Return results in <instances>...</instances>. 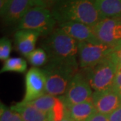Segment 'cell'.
Instances as JSON below:
<instances>
[{"label":"cell","instance_id":"cell-1","mask_svg":"<svg viewBox=\"0 0 121 121\" xmlns=\"http://www.w3.org/2000/svg\"><path fill=\"white\" fill-rule=\"evenodd\" d=\"M51 11L59 24L80 22L93 27L101 20L94 0H57Z\"/></svg>","mask_w":121,"mask_h":121},{"label":"cell","instance_id":"cell-2","mask_svg":"<svg viewBox=\"0 0 121 121\" xmlns=\"http://www.w3.org/2000/svg\"><path fill=\"white\" fill-rule=\"evenodd\" d=\"M79 67L78 61L48 60L42 69L47 81L46 94L53 96L64 95Z\"/></svg>","mask_w":121,"mask_h":121},{"label":"cell","instance_id":"cell-3","mask_svg":"<svg viewBox=\"0 0 121 121\" xmlns=\"http://www.w3.org/2000/svg\"><path fill=\"white\" fill-rule=\"evenodd\" d=\"M42 45L47 53L48 60L78 61V41L59 28L54 30Z\"/></svg>","mask_w":121,"mask_h":121},{"label":"cell","instance_id":"cell-4","mask_svg":"<svg viewBox=\"0 0 121 121\" xmlns=\"http://www.w3.org/2000/svg\"><path fill=\"white\" fill-rule=\"evenodd\" d=\"M118 70V65L112 51L104 60L98 64L83 69L82 73L86 78L91 89L94 91H99L112 88Z\"/></svg>","mask_w":121,"mask_h":121},{"label":"cell","instance_id":"cell-5","mask_svg":"<svg viewBox=\"0 0 121 121\" xmlns=\"http://www.w3.org/2000/svg\"><path fill=\"white\" fill-rule=\"evenodd\" d=\"M56 21L51 9L35 6L28 10L18 22V30H31L41 36H49L54 31Z\"/></svg>","mask_w":121,"mask_h":121},{"label":"cell","instance_id":"cell-6","mask_svg":"<svg viewBox=\"0 0 121 121\" xmlns=\"http://www.w3.org/2000/svg\"><path fill=\"white\" fill-rule=\"evenodd\" d=\"M113 47L99 41L78 42V63L82 69L93 67L110 55Z\"/></svg>","mask_w":121,"mask_h":121},{"label":"cell","instance_id":"cell-7","mask_svg":"<svg viewBox=\"0 0 121 121\" xmlns=\"http://www.w3.org/2000/svg\"><path fill=\"white\" fill-rule=\"evenodd\" d=\"M92 89L82 71H78L69 83L63 95L67 106L91 99Z\"/></svg>","mask_w":121,"mask_h":121},{"label":"cell","instance_id":"cell-8","mask_svg":"<svg viewBox=\"0 0 121 121\" xmlns=\"http://www.w3.org/2000/svg\"><path fill=\"white\" fill-rule=\"evenodd\" d=\"M93 30L99 42L114 47L121 40V17L102 19Z\"/></svg>","mask_w":121,"mask_h":121},{"label":"cell","instance_id":"cell-9","mask_svg":"<svg viewBox=\"0 0 121 121\" xmlns=\"http://www.w3.org/2000/svg\"><path fill=\"white\" fill-rule=\"evenodd\" d=\"M46 77L42 69L30 68L25 76V95L22 101L32 102L46 94Z\"/></svg>","mask_w":121,"mask_h":121},{"label":"cell","instance_id":"cell-10","mask_svg":"<svg viewBox=\"0 0 121 121\" xmlns=\"http://www.w3.org/2000/svg\"><path fill=\"white\" fill-rule=\"evenodd\" d=\"M98 112L109 115L121 106V97L112 88L94 91L91 97Z\"/></svg>","mask_w":121,"mask_h":121},{"label":"cell","instance_id":"cell-11","mask_svg":"<svg viewBox=\"0 0 121 121\" xmlns=\"http://www.w3.org/2000/svg\"><path fill=\"white\" fill-rule=\"evenodd\" d=\"M59 28L78 42H97L93 27L80 22H64L59 24Z\"/></svg>","mask_w":121,"mask_h":121},{"label":"cell","instance_id":"cell-12","mask_svg":"<svg viewBox=\"0 0 121 121\" xmlns=\"http://www.w3.org/2000/svg\"><path fill=\"white\" fill-rule=\"evenodd\" d=\"M35 7L32 0H11L3 16L5 22L12 24L20 22L28 10Z\"/></svg>","mask_w":121,"mask_h":121},{"label":"cell","instance_id":"cell-13","mask_svg":"<svg viewBox=\"0 0 121 121\" xmlns=\"http://www.w3.org/2000/svg\"><path fill=\"white\" fill-rule=\"evenodd\" d=\"M39 32L31 30H18L14 35L15 44L18 51L24 56H28L35 49Z\"/></svg>","mask_w":121,"mask_h":121},{"label":"cell","instance_id":"cell-14","mask_svg":"<svg viewBox=\"0 0 121 121\" xmlns=\"http://www.w3.org/2000/svg\"><path fill=\"white\" fill-rule=\"evenodd\" d=\"M10 108L18 112L24 121H48L47 114L40 111L29 102H17Z\"/></svg>","mask_w":121,"mask_h":121},{"label":"cell","instance_id":"cell-15","mask_svg":"<svg viewBox=\"0 0 121 121\" xmlns=\"http://www.w3.org/2000/svg\"><path fill=\"white\" fill-rule=\"evenodd\" d=\"M68 114L73 121H87L97 112L92 99L67 106Z\"/></svg>","mask_w":121,"mask_h":121},{"label":"cell","instance_id":"cell-16","mask_svg":"<svg viewBox=\"0 0 121 121\" xmlns=\"http://www.w3.org/2000/svg\"><path fill=\"white\" fill-rule=\"evenodd\" d=\"M101 20L121 17V0H94Z\"/></svg>","mask_w":121,"mask_h":121},{"label":"cell","instance_id":"cell-17","mask_svg":"<svg viewBox=\"0 0 121 121\" xmlns=\"http://www.w3.org/2000/svg\"><path fill=\"white\" fill-rule=\"evenodd\" d=\"M27 69V63L26 60L20 57L9 58L5 60L4 64L1 69V73L16 72L23 73Z\"/></svg>","mask_w":121,"mask_h":121},{"label":"cell","instance_id":"cell-18","mask_svg":"<svg viewBox=\"0 0 121 121\" xmlns=\"http://www.w3.org/2000/svg\"><path fill=\"white\" fill-rule=\"evenodd\" d=\"M56 96H53L45 94L44 95L39 98L32 102H29V103L36 108H38L40 111L48 114L51 111V110L56 103Z\"/></svg>","mask_w":121,"mask_h":121},{"label":"cell","instance_id":"cell-19","mask_svg":"<svg viewBox=\"0 0 121 121\" xmlns=\"http://www.w3.org/2000/svg\"><path fill=\"white\" fill-rule=\"evenodd\" d=\"M29 63L34 67L44 66L47 63L48 57L47 53L42 48H38L35 49L26 56Z\"/></svg>","mask_w":121,"mask_h":121},{"label":"cell","instance_id":"cell-20","mask_svg":"<svg viewBox=\"0 0 121 121\" xmlns=\"http://www.w3.org/2000/svg\"><path fill=\"white\" fill-rule=\"evenodd\" d=\"M0 121H24L20 114L1 103Z\"/></svg>","mask_w":121,"mask_h":121},{"label":"cell","instance_id":"cell-21","mask_svg":"<svg viewBox=\"0 0 121 121\" xmlns=\"http://www.w3.org/2000/svg\"><path fill=\"white\" fill-rule=\"evenodd\" d=\"M12 51V42L6 37H3L0 40V59L6 60L9 59Z\"/></svg>","mask_w":121,"mask_h":121},{"label":"cell","instance_id":"cell-22","mask_svg":"<svg viewBox=\"0 0 121 121\" xmlns=\"http://www.w3.org/2000/svg\"><path fill=\"white\" fill-rule=\"evenodd\" d=\"M112 89L121 97V69H119L117 72L113 82Z\"/></svg>","mask_w":121,"mask_h":121},{"label":"cell","instance_id":"cell-23","mask_svg":"<svg viewBox=\"0 0 121 121\" xmlns=\"http://www.w3.org/2000/svg\"><path fill=\"white\" fill-rule=\"evenodd\" d=\"M35 6L43 7L45 8L51 9L57 0H32Z\"/></svg>","mask_w":121,"mask_h":121},{"label":"cell","instance_id":"cell-24","mask_svg":"<svg viewBox=\"0 0 121 121\" xmlns=\"http://www.w3.org/2000/svg\"><path fill=\"white\" fill-rule=\"evenodd\" d=\"M112 54L117 60L119 69H121V40L113 47Z\"/></svg>","mask_w":121,"mask_h":121},{"label":"cell","instance_id":"cell-25","mask_svg":"<svg viewBox=\"0 0 121 121\" xmlns=\"http://www.w3.org/2000/svg\"><path fill=\"white\" fill-rule=\"evenodd\" d=\"M87 121H109L108 115L102 113L95 112Z\"/></svg>","mask_w":121,"mask_h":121},{"label":"cell","instance_id":"cell-26","mask_svg":"<svg viewBox=\"0 0 121 121\" xmlns=\"http://www.w3.org/2000/svg\"><path fill=\"white\" fill-rule=\"evenodd\" d=\"M109 121H121V106L108 115Z\"/></svg>","mask_w":121,"mask_h":121},{"label":"cell","instance_id":"cell-27","mask_svg":"<svg viewBox=\"0 0 121 121\" xmlns=\"http://www.w3.org/2000/svg\"><path fill=\"white\" fill-rule=\"evenodd\" d=\"M10 1L11 0H0V13L1 17H3L6 12Z\"/></svg>","mask_w":121,"mask_h":121},{"label":"cell","instance_id":"cell-28","mask_svg":"<svg viewBox=\"0 0 121 121\" xmlns=\"http://www.w3.org/2000/svg\"><path fill=\"white\" fill-rule=\"evenodd\" d=\"M73 121L71 119V118L69 117V114H67L66 117L64 118H63L62 120H60V121Z\"/></svg>","mask_w":121,"mask_h":121}]
</instances>
